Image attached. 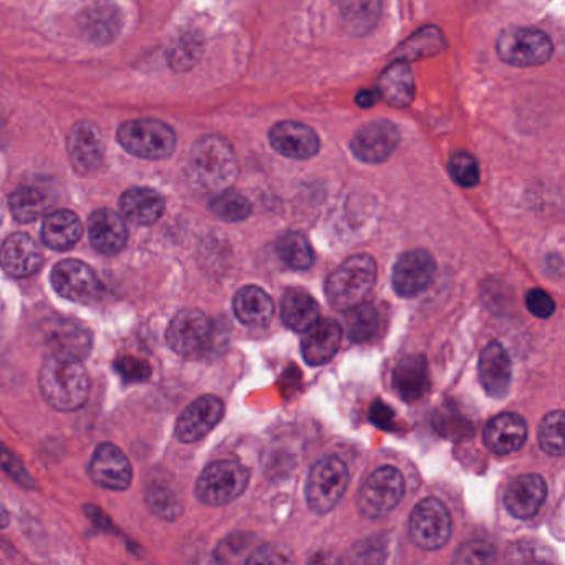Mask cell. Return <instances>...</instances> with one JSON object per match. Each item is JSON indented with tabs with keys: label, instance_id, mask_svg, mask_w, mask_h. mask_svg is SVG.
<instances>
[{
	"label": "cell",
	"instance_id": "1",
	"mask_svg": "<svg viewBox=\"0 0 565 565\" xmlns=\"http://www.w3.org/2000/svg\"><path fill=\"white\" fill-rule=\"evenodd\" d=\"M42 396L58 411H75L89 399L90 378L82 359L52 352L38 375Z\"/></svg>",
	"mask_w": 565,
	"mask_h": 565
},
{
	"label": "cell",
	"instance_id": "2",
	"mask_svg": "<svg viewBox=\"0 0 565 565\" xmlns=\"http://www.w3.org/2000/svg\"><path fill=\"white\" fill-rule=\"evenodd\" d=\"M236 152L227 139L210 135L196 142L188 158V178L203 193H221L236 181Z\"/></svg>",
	"mask_w": 565,
	"mask_h": 565
},
{
	"label": "cell",
	"instance_id": "3",
	"mask_svg": "<svg viewBox=\"0 0 565 565\" xmlns=\"http://www.w3.org/2000/svg\"><path fill=\"white\" fill-rule=\"evenodd\" d=\"M376 281V262L372 256L359 255L347 259L326 282L330 307L349 312L363 304Z\"/></svg>",
	"mask_w": 565,
	"mask_h": 565
},
{
	"label": "cell",
	"instance_id": "4",
	"mask_svg": "<svg viewBox=\"0 0 565 565\" xmlns=\"http://www.w3.org/2000/svg\"><path fill=\"white\" fill-rule=\"evenodd\" d=\"M350 473L340 457L327 456L317 461L308 473L305 498L317 515L332 511L349 488Z\"/></svg>",
	"mask_w": 565,
	"mask_h": 565
},
{
	"label": "cell",
	"instance_id": "5",
	"mask_svg": "<svg viewBox=\"0 0 565 565\" xmlns=\"http://www.w3.org/2000/svg\"><path fill=\"white\" fill-rule=\"evenodd\" d=\"M249 477L248 467L239 461H216L201 473L196 483V498L207 506L229 505L246 491Z\"/></svg>",
	"mask_w": 565,
	"mask_h": 565
},
{
	"label": "cell",
	"instance_id": "6",
	"mask_svg": "<svg viewBox=\"0 0 565 565\" xmlns=\"http://www.w3.org/2000/svg\"><path fill=\"white\" fill-rule=\"evenodd\" d=\"M118 143L133 156L158 161L173 155L177 136L167 123L159 120H132L120 126Z\"/></svg>",
	"mask_w": 565,
	"mask_h": 565
},
{
	"label": "cell",
	"instance_id": "7",
	"mask_svg": "<svg viewBox=\"0 0 565 565\" xmlns=\"http://www.w3.org/2000/svg\"><path fill=\"white\" fill-rule=\"evenodd\" d=\"M499 58L515 67H538L551 60L552 41L539 29H506L498 38Z\"/></svg>",
	"mask_w": 565,
	"mask_h": 565
},
{
	"label": "cell",
	"instance_id": "8",
	"mask_svg": "<svg viewBox=\"0 0 565 565\" xmlns=\"http://www.w3.org/2000/svg\"><path fill=\"white\" fill-rule=\"evenodd\" d=\"M405 495V479L396 467L383 466L366 477L360 489V511L366 518H382L402 501Z\"/></svg>",
	"mask_w": 565,
	"mask_h": 565
},
{
	"label": "cell",
	"instance_id": "9",
	"mask_svg": "<svg viewBox=\"0 0 565 565\" xmlns=\"http://www.w3.org/2000/svg\"><path fill=\"white\" fill-rule=\"evenodd\" d=\"M50 281L58 295L77 304H95L103 295V284L95 271L75 259L58 262Z\"/></svg>",
	"mask_w": 565,
	"mask_h": 565
},
{
	"label": "cell",
	"instance_id": "10",
	"mask_svg": "<svg viewBox=\"0 0 565 565\" xmlns=\"http://www.w3.org/2000/svg\"><path fill=\"white\" fill-rule=\"evenodd\" d=\"M213 337V321L201 310H181L167 330V342L178 355H200Z\"/></svg>",
	"mask_w": 565,
	"mask_h": 565
},
{
	"label": "cell",
	"instance_id": "11",
	"mask_svg": "<svg viewBox=\"0 0 565 565\" xmlns=\"http://www.w3.org/2000/svg\"><path fill=\"white\" fill-rule=\"evenodd\" d=\"M410 535L418 547L437 551L451 535V516L443 502L428 498L411 512Z\"/></svg>",
	"mask_w": 565,
	"mask_h": 565
},
{
	"label": "cell",
	"instance_id": "12",
	"mask_svg": "<svg viewBox=\"0 0 565 565\" xmlns=\"http://www.w3.org/2000/svg\"><path fill=\"white\" fill-rule=\"evenodd\" d=\"M399 132L388 120L366 123L353 135L350 148L363 163L378 165L386 161L398 148Z\"/></svg>",
	"mask_w": 565,
	"mask_h": 565
},
{
	"label": "cell",
	"instance_id": "13",
	"mask_svg": "<svg viewBox=\"0 0 565 565\" xmlns=\"http://www.w3.org/2000/svg\"><path fill=\"white\" fill-rule=\"evenodd\" d=\"M437 274V264L430 252L423 249L399 256L393 268V289L402 297H414L423 292Z\"/></svg>",
	"mask_w": 565,
	"mask_h": 565
},
{
	"label": "cell",
	"instance_id": "14",
	"mask_svg": "<svg viewBox=\"0 0 565 565\" xmlns=\"http://www.w3.org/2000/svg\"><path fill=\"white\" fill-rule=\"evenodd\" d=\"M89 474L93 483L112 491H125L133 479L132 464L120 448L103 443L90 461Z\"/></svg>",
	"mask_w": 565,
	"mask_h": 565
},
{
	"label": "cell",
	"instance_id": "15",
	"mask_svg": "<svg viewBox=\"0 0 565 565\" xmlns=\"http://www.w3.org/2000/svg\"><path fill=\"white\" fill-rule=\"evenodd\" d=\"M223 417L224 403L217 396H201L178 418L174 433L181 443H196L211 433Z\"/></svg>",
	"mask_w": 565,
	"mask_h": 565
},
{
	"label": "cell",
	"instance_id": "16",
	"mask_svg": "<svg viewBox=\"0 0 565 565\" xmlns=\"http://www.w3.org/2000/svg\"><path fill=\"white\" fill-rule=\"evenodd\" d=\"M269 142L279 155L298 161L314 158L320 149L317 133L310 126L297 122H281L272 126Z\"/></svg>",
	"mask_w": 565,
	"mask_h": 565
},
{
	"label": "cell",
	"instance_id": "17",
	"mask_svg": "<svg viewBox=\"0 0 565 565\" xmlns=\"http://www.w3.org/2000/svg\"><path fill=\"white\" fill-rule=\"evenodd\" d=\"M42 264L44 255L29 234H12L0 248V268L12 278L24 279L34 275Z\"/></svg>",
	"mask_w": 565,
	"mask_h": 565
},
{
	"label": "cell",
	"instance_id": "18",
	"mask_svg": "<svg viewBox=\"0 0 565 565\" xmlns=\"http://www.w3.org/2000/svg\"><path fill=\"white\" fill-rule=\"evenodd\" d=\"M68 155L75 170L80 173H92L102 165L105 155L102 135L92 123L80 122L68 135Z\"/></svg>",
	"mask_w": 565,
	"mask_h": 565
},
{
	"label": "cell",
	"instance_id": "19",
	"mask_svg": "<svg viewBox=\"0 0 565 565\" xmlns=\"http://www.w3.org/2000/svg\"><path fill=\"white\" fill-rule=\"evenodd\" d=\"M302 355L310 366L330 362L342 343V327L334 318H318L310 329L305 330Z\"/></svg>",
	"mask_w": 565,
	"mask_h": 565
},
{
	"label": "cell",
	"instance_id": "20",
	"mask_svg": "<svg viewBox=\"0 0 565 565\" xmlns=\"http://www.w3.org/2000/svg\"><path fill=\"white\" fill-rule=\"evenodd\" d=\"M547 498V484L539 474H524L509 484L505 496L508 511L518 519H531L538 515Z\"/></svg>",
	"mask_w": 565,
	"mask_h": 565
},
{
	"label": "cell",
	"instance_id": "21",
	"mask_svg": "<svg viewBox=\"0 0 565 565\" xmlns=\"http://www.w3.org/2000/svg\"><path fill=\"white\" fill-rule=\"evenodd\" d=\"M479 380L493 398H505L511 388L512 369L508 352L499 342L489 343L479 357Z\"/></svg>",
	"mask_w": 565,
	"mask_h": 565
},
{
	"label": "cell",
	"instance_id": "22",
	"mask_svg": "<svg viewBox=\"0 0 565 565\" xmlns=\"http://www.w3.org/2000/svg\"><path fill=\"white\" fill-rule=\"evenodd\" d=\"M526 440H528V425L521 415H498L484 430V444L491 453L499 456L521 450Z\"/></svg>",
	"mask_w": 565,
	"mask_h": 565
},
{
	"label": "cell",
	"instance_id": "23",
	"mask_svg": "<svg viewBox=\"0 0 565 565\" xmlns=\"http://www.w3.org/2000/svg\"><path fill=\"white\" fill-rule=\"evenodd\" d=\"M90 242L100 255L115 256L128 240L125 221L115 211L99 210L89 219Z\"/></svg>",
	"mask_w": 565,
	"mask_h": 565
},
{
	"label": "cell",
	"instance_id": "24",
	"mask_svg": "<svg viewBox=\"0 0 565 565\" xmlns=\"http://www.w3.org/2000/svg\"><path fill=\"white\" fill-rule=\"evenodd\" d=\"M392 386L405 402H417L430 388L428 363L423 355L405 357L392 373Z\"/></svg>",
	"mask_w": 565,
	"mask_h": 565
},
{
	"label": "cell",
	"instance_id": "25",
	"mask_svg": "<svg viewBox=\"0 0 565 565\" xmlns=\"http://www.w3.org/2000/svg\"><path fill=\"white\" fill-rule=\"evenodd\" d=\"M120 211L136 226H149L163 216L165 200L149 188H132L120 197Z\"/></svg>",
	"mask_w": 565,
	"mask_h": 565
},
{
	"label": "cell",
	"instance_id": "26",
	"mask_svg": "<svg viewBox=\"0 0 565 565\" xmlns=\"http://www.w3.org/2000/svg\"><path fill=\"white\" fill-rule=\"evenodd\" d=\"M380 99L396 109H407L415 99V77L407 61L396 60L378 78Z\"/></svg>",
	"mask_w": 565,
	"mask_h": 565
},
{
	"label": "cell",
	"instance_id": "27",
	"mask_svg": "<svg viewBox=\"0 0 565 565\" xmlns=\"http://www.w3.org/2000/svg\"><path fill=\"white\" fill-rule=\"evenodd\" d=\"M234 314L240 324L248 327H264L274 317V302L256 285L240 289L233 301Z\"/></svg>",
	"mask_w": 565,
	"mask_h": 565
},
{
	"label": "cell",
	"instance_id": "28",
	"mask_svg": "<svg viewBox=\"0 0 565 565\" xmlns=\"http://www.w3.org/2000/svg\"><path fill=\"white\" fill-rule=\"evenodd\" d=\"M82 221L71 211L60 210L48 214L42 226V240L54 251H68L82 237Z\"/></svg>",
	"mask_w": 565,
	"mask_h": 565
},
{
	"label": "cell",
	"instance_id": "29",
	"mask_svg": "<svg viewBox=\"0 0 565 565\" xmlns=\"http://www.w3.org/2000/svg\"><path fill=\"white\" fill-rule=\"evenodd\" d=\"M282 320L289 329L305 332L320 318V307L308 292L302 289H287L282 295Z\"/></svg>",
	"mask_w": 565,
	"mask_h": 565
},
{
	"label": "cell",
	"instance_id": "30",
	"mask_svg": "<svg viewBox=\"0 0 565 565\" xmlns=\"http://www.w3.org/2000/svg\"><path fill=\"white\" fill-rule=\"evenodd\" d=\"M45 343L50 349V353H68V355L83 359V357L89 355L90 349H92V337L75 321L57 320L48 329Z\"/></svg>",
	"mask_w": 565,
	"mask_h": 565
},
{
	"label": "cell",
	"instance_id": "31",
	"mask_svg": "<svg viewBox=\"0 0 565 565\" xmlns=\"http://www.w3.org/2000/svg\"><path fill=\"white\" fill-rule=\"evenodd\" d=\"M447 47L443 32L438 27H425L403 42L395 52L396 60L411 61L421 57H433Z\"/></svg>",
	"mask_w": 565,
	"mask_h": 565
},
{
	"label": "cell",
	"instance_id": "32",
	"mask_svg": "<svg viewBox=\"0 0 565 565\" xmlns=\"http://www.w3.org/2000/svg\"><path fill=\"white\" fill-rule=\"evenodd\" d=\"M380 8V0H343V27L352 35H365L378 22Z\"/></svg>",
	"mask_w": 565,
	"mask_h": 565
},
{
	"label": "cell",
	"instance_id": "33",
	"mask_svg": "<svg viewBox=\"0 0 565 565\" xmlns=\"http://www.w3.org/2000/svg\"><path fill=\"white\" fill-rule=\"evenodd\" d=\"M50 203L48 194L35 187L18 188L9 197V207L21 223H34L48 210Z\"/></svg>",
	"mask_w": 565,
	"mask_h": 565
},
{
	"label": "cell",
	"instance_id": "34",
	"mask_svg": "<svg viewBox=\"0 0 565 565\" xmlns=\"http://www.w3.org/2000/svg\"><path fill=\"white\" fill-rule=\"evenodd\" d=\"M275 252L284 261V264L295 271H305L314 264V251H312L308 240L298 233H287L279 237L275 242Z\"/></svg>",
	"mask_w": 565,
	"mask_h": 565
},
{
	"label": "cell",
	"instance_id": "35",
	"mask_svg": "<svg viewBox=\"0 0 565 565\" xmlns=\"http://www.w3.org/2000/svg\"><path fill=\"white\" fill-rule=\"evenodd\" d=\"M210 210L226 223H240L251 216L252 204L237 191L224 190L211 200Z\"/></svg>",
	"mask_w": 565,
	"mask_h": 565
},
{
	"label": "cell",
	"instance_id": "36",
	"mask_svg": "<svg viewBox=\"0 0 565 565\" xmlns=\"http://www.w3.org/2000/svg\"><path fill=\"white\" fill-rule=\"evenodd\" d=\"M347 315V329L352 342H365L372 339L378 330L380 315L373 305L360 304L349 310Z\"/></svg>",
	"mask_w": 565,
	"mask_h": 565
},
{
	"label": "cell",
	"instance_id": "37",
	"mask_svg": "<svg viewBox=\"0 0 565 565\" xmlns=\"http://www.w3.org/2000/svg\"><path fill=\"white\" fill-rule=\"evenodd\" d=\"M146 502L156 516L167 521H174L183 512L180 498L167 484H151L146 493Z\"/></svg>",
	"mask_w": 565,
	"mask_h": 565
},
{
	"label": "cell",
	"instance_id": "38",
	"mask_svg": "<svg viewBox=\"0 0 565 565\" xmlns=\"http://www.w3.org/2000/svg\"><path fill=\"white\" fill-rule=\"evenodd\" d=\"M564 411H552V414L545 415L539 427V444L551 456L564 454Z\"/></svg>",
	"mask_w": 565,
	"mask_h": 565
},
{
	"label": "cell",
	"instance_id": "39",
	"mask_svg": "<svg viewBox=\"0 0 565 565\" xmlns=\"http://www.w3.org/2000/svg\"><path fill=\"white\" fill-rule=\"evenodd\" d=\"M450 173L460 187L474 188L479 183V165L470 152L460 151L451 156Z\"/></svg>",
	"mask_w": 565,
	"mask_h": 565
},
{
	"label": "cell",
	"instance_id": "40",
	"mask_svg": "<svg viewBox=\"0 0 565 565\" xmlns=\"http://www.w3.org/2000/svg\"><path fill=\"white\" fill-rule=\"evenodd\" d=\"M200 41L194 38H184L178 44V47L171 52L170 61L178 70H187L200 57Z\"/></svg>",
	"mask_w": 565,
	"mask_h": 565
},
{
	"label": "cell",
	"instance_id": "41",
	"mask_svg": "<svg viewBox=\"0 0 565 565\" xmlns=\"http://www.w3.org/2000/svg\"><path fill=\"white\" fill-rule=\"evenodd\" d=\"M495 558V547L489 542H470L457 551L454 561L464 562V564H476V562H491Z\"/></svg>",
	"mask_w": 565,
	"mask_h": 565
},
{
	"label": "cell",
	"instance_id": "42",
	"mask_svg": "<svg viewBox=\"0 0 565 565\" xmlns=\"http://www.w3.org/2000/svg\"><path fill=\"white\" fill-rule=\"evenodd\" d=\"M116 370L128 382H146L151 376L149 363L135 357H125L116 363Z\"/></svg>",
	"mask_w": 565,
	"mask_h": 565
},
{
	"label": "cell",
	"instance_id": "43",
	"mask_svg": "<svg viewBox=\"0 0 565 565\" xmlns=\"http://www.w3.org/2000/svg\"><path fill=\"white\" fill-rule=\"evenodd\" d=\"M526 305H528L529 312L539 318H549L555 312L554 298L542 289H531L526 294Z\"/></svg>",
	"mask_w": 565,
	"mask_h": 565
},
{
	"label": "cell",
	"instance_id": "44",
	"mask_svg": "<svg viewBox=\"0 0 565 565\" xmlns=\"http://www.w3.org/2000/svg\"><path fill=\"white\" fill-rule=\"evenodd\" d=\"M393 414L392 408L383 402L373 403L372 410H370V420L375 427L382 428V430H392L393 428Z\"/></svg>",
	"mask_w": 565,
	"mask_h": 565
},
{
	"label": "cell",
	"instance_id": "45",
	"mask_svg": "<svg viewBox=\"0 0 565 565\" xmlns=\"http://www.w3.org/2000/svg\"><path fill=\"white\" fill-rule=\"evenodd\" d=\"M380 93L376 90H362V92L357 95L355 102L360 109H372L378 103Z\"/></svg>",
	"mask_w": 565,
	"mask_h": 565
},
{
	"label": "cell",
	"instance_id": "46",
	"mask_svg": "<svg viewBox=\"0 0 565 565\" xmlns=\"http://www.w3.org/2000/svg\"><path fill=\"white\" fill-rule=\"evenodd\" d=\"M9 526V512L5 509L4 502L0 499V529L8 528Z\"/></svg>",
	"mask_w": 565,
	"mask_h": 565
}]
</instances>
